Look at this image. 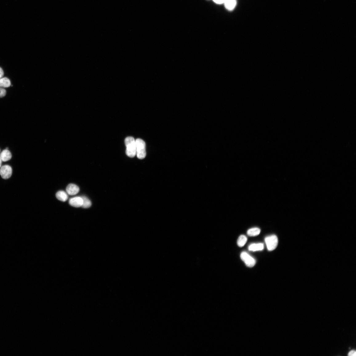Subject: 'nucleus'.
I'll list each match as a JSON object with an SVG mask.
<instances>
[{
  "label": "nucleus",
  "mask_w": 356,
  "mask_h": 356,
  "mask_svg": "<svg viewBox=\"0 0 356 356\" xmlns=\"http://www.w3.org/2000/svg\"><path fill=\"white\" fill-rule=\"evenodd\" d=\"M126 146V154L130 158H133L136 155V140L132 137H127L125 140Z\"/></svg>",
  "instance_id": "nucleus-1"
},
{
  "label": "nucleus",
  "mask_w": 356,
  "mask_h": 356,
  "mask_svg": "<svg viewBox=\"0 0 356 356\" xmlns=\"http://www.w3.org/2000/svg\"><path fill=\"white\" fill-rule=\"evenodd\" d=\"M136 142L137 158L140 159H144L146 156L145 142L141 138H138Z\"/></svg>",
  "instance_id": "nucleus-2"
},
{
  "label": "nucleus",
  "mask_w": 356,
  "mask_h": 356,
  "mask_svg": "<svg viewBox=\"0 0 356 356\" xmlns=\"http://www.w3.org/2000/svg\"><path fill=\"white\" fill-rule=\"evenodd\" d=\"M265 242L266 244L268 250L272 251L275 249L278 246V238L275 235H272L266 237Z\"/></svg>",
  "instance_id": "nucleus-3"
},
{
  "label": "nucleus",
  "mask_w": 356,
  "mask_h": 356,
  "mask_svg": "<svg viewBox=\"0 0 356 356\" xmlns=\"http://www.w3.org/2000/svg\"><path fill=\"white\" fill-rule=\"evenodd\" d=\"M240 258L246 266L248 267H252L256 264V261L255 259L246 252H242L240 255Z\"/></svg>",
  "instance_id": "nucleus-4"
},
{
  "label": "nucleus",
  "mask_w": 356,
  "mask_h": 356,
  "mask_svg": "<svg viewBox=\"0 0 356 356\" xmlns=\"http://www.w3.org/2000/svg\"><path fill=\"white\" fill-rule=\"evenodd\" d=\"M12 174V169L10 166L5 165L0 168V175L4 179H7L10 178Z\"/></svg>",
  "instance_id": "nucleus-5"
},
{
  "label": "nucleus",
  "mask_w": 356,
  "mask_h": 356,
  "mask_svg": "<svg viewBox=\"0 0 356 356\" xmlns=\"http://www.w3.org/2000/svg\"><path fill=\"white\" fill-rule=\"evenodd\" d=\"M80 190L79 188L76 185L73 184H69L66 188V191L69 195H75Z\"/></svg>",
  "instance_id": "nucleus-6"
},
{
  "label": "nucleus",
  "mask_w": 356,
  "mask_h": 356,
  "mask_svg": "<svg viewBox=\"0 0 356 356\" xmlns=\"http://www.w3.org/2000/svg\"><path fill=\"white\" fill-rule=\"evenodd\" d=\"M69 203L71 206L75 207H79L82 206L83 204V200L81 197H77L70 199Z\"/></svg>",
  "instance_id": "nucleus-7"
},
{
  "label": "nucleus",
  "mask_w": 356,
  "mask_h": 356,
  "mask_svg": "<svg viewBox=\"0 0 356 356\" xmlns=\"http://www.w3.org/2000/svg\"><path fill=\"white\" fill-rule=\"evenodd\" d=\"M224 4L226 10L232 11L237 6V0H226Z\"/></svg>",
  "instance_id": "nucleus-8"
},
{
  "label": "nucleus",
  "mask_w": 356,
  "mask_h": 356,
  "mask_svg": "<svg viewBox=\"0 0 356 356\" xmlns=\"http://www.w3.org/2000/svg\"><path fill=\"white\" fill-rule=\"evenodd\" d=\"M12 157V154L8 150L6 149L3 150L0 154V158L2 162H6L10 160Z\"/></svg>",
  "instance_id": "nucleus-9"
},
{
  "label": "nucleus",
  "mask_w": 356,
  "mask_h": 356,
  "mask_svg": "<svg viewBox=\"0 0 356 356\" xmlns=\"http://www.w3.org/2000/svg\"><path fill=\"white\" fill-rule=\"evenodd\" d=\"M264 246L263 243L253 244L249 246V250L250 251H255L262 250Z\"/></svg>",
  "instance_id": "nucleus-10"
},
{
  "label": "nucleus",
  "mask_w": 356,
  "mask_h": 356,
  "mask_svg": "<svg viewBox=\"0 0 356 356\" xmlns=\"http://www.w3.org/2000/svg\"><path fill=\"white\" fill-rule=\"evenodd\" d=\"M57 198L60 201L65 202L68 199V196L67 193L63 191H58L56 194Z\"/></svg>",
  "instance_id": "nucleus-11"
},
{
  "label": "nucleus",
  "mask_w": 356,
  "mask_h": 356,
  "mask_svg": "<svg viewBox=\"0 0 356 356\" xmlns=\"http://www.w3.org/2000/svg\"><path fill=\"white\" fill-rule=\"evenodd\" d=\"M11 82L8 78L4 77L0 78V87L6 88L10 86Z\"/></svg>",
  "instance_id": "nucleus-12"
},
{
  "label": "nucleus",
  "mask_w": 356,
  "mask_h": 356,
  "mask_svg": "<svg viewBox=\"0 0 356 356\" xmlns=\"http://www.w3.org/2000/svg\"><path fill=\"white\" fill-rule=\"evenodd\" d=\"M261 230L259 228H255L249 230L247 234L249 236L255 237L260 234Z\"/></svg>",
  "instance_id": "nucleus-13"
},
{
  "label": "nucleus",
  "mask_w": 356,
  "mask_h": 356,
  "mask_svg": "<svg viewBox=\"0 0 356 356\" xmlns=\"http://www.w3.org/2000/svg\"><path fill=\"white\" fill-rule=\"evenodd\" d=\"M247 238L246 236L242 235L239 237L237 241L238 246L240 247H243L247 242Z\"/></svg>",
  "instance_id": "nucleus-14"
},
{
  "label": "nucleus",
  "mask_w": 356,
  "mask_h": 356,
  "mask_svg": "<svg viewBox=\"0 0 356 356\" xmlns=\"http://www.w3.org/2000/svg\"><path fill=\"white\" fill-rule=\"evenodd\" d=\"M81 198L83 200L82 207L85 209L90 207L91 206V202L89 199L85 196H82Z\"/></svg>",
  "instance_id": "nucleus-15"
},
{
  "label": "nucleus",
  "mask_w": 356,
  "mask_h": 356,
  "mask_svg": "<svg viewBox=\"0 0 356 356\" xmlns=\"http://www.w3.org/2000/svg\"><path fill=\"white\" fill-rule=\"evenodd\" d=\"M6 93V91L5 90L2 88L0 87V98H3L5 96Z\"/></svg>",
  "instance_id": "nucleus-16"
},
{
  "label": "nucleus",
  "mask_w": 356,
  "mask_h": 356,
  "mask_svg": "<svg viewBox=\"0 0 356 356\" xmlns=\"http://www.w3.org/2000/svg\"><path fill=\"white\" fill-rule=\"evenodd\" d=\"M216 3L218 4H224L226 0H213Z\"/></svg>",
  "instance_id": "nucleus-17"
},
{
  "label": "nucleus",
  "mask_w": 356,
  "mask_h": 356,
  "mask_svg": "<svg viewBox=\"0 0 356 356\" xmlns=\"http://www.w3.org/2000/svg\"><path fill=\"white\" fill-rule=\"evenodd\" d=\"M348 355L349 356H355L356 355V352L354 350H352L350 351L348 354Z\"/></svg>",
  "instance_id": "nucleus-18"
},
{
  "label": "nucleus",
  "mask_w": 356,
  "mask_h": 356,
  "mask_svg": "<svg viewBox=\"0 0 356 356\" xmlns=\"http://www.w3.org/2000/svg\"><path fill=\"white\" fill-rule=\"evenodd\" d=\"M4 72L2 69L0 67V78H2L4 76Z\"/></svg>",
  "instance_id": "nucleus-19"
},
{
  "label": "nucleus",
  "mask_w": 356,
  "mask_h": 356,
  "mask_svg": "<svg viewBox=\"0 0 356 356\" xmlns=\"http://www.w3.org/2000/svg\"><path fill=\"white\" fill-rule=\"evenodd\" d=\"M2 160L1 159V158H0V168H1V167H2Z\"/></svg>",
  "instance_id": "nucleus-20"
},
{
  "label": "nucleus",
  "mask_w": 356,
  "mask_h": 356,
  "mask_svg": "<svg viewBox=\"0 0 356 356\" xmlns=\"http://www.w3.org/2000/svg\"><path fill=\"white\" fill-rule=\"evenodd\" d=\"M0 152H1V150H0Z\"/></svg>",
  "instance_id": "nucleus-21"
}]
</instances>
